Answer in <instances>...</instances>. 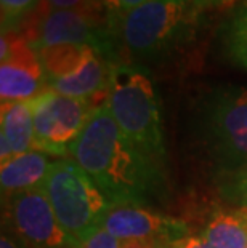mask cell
I'll return each mask as SVG.
<instances>
[{"instance_id": "7c38bea8", "label": "cell", "mask_w": 247, "mask_h": 248, "mask_svg": "<svg viewBox=\"0 0 247 248\" xmlns=\"http://www.w3.org/2000/svg\"><path fill=\"white\" fill-rule=\"evenodd\" d=\"M49 154L33 149L0 165V187L2 197L7 200L19 192L40 187L50 173L55 160Z\"/></svg>"}, {"instance_id": "5bb4252c", "label": "cell", "mask_w": 247, "mask_h": 248, "mask_svg": "<svg viewBox=\"0 0 247 248\" xmlns=\"http://www.w3.org/2000/svg\"><path fill=\"white\" fill-rule=\"evenodd\" d=\"M35 51L39 55L40 64L44 67L49 83L76 74L88 61V58L93 53H98L92 46L76 44L42 46Z\"/></svg>"}, {"instance_id": "603a6c76", "label": "cell", "mask_w": 247, "mask_h": 248, "mask_svg": "<svg viewBox=\"0 0 247 248\" xmlns=\"http://www.w3.org/2000/svg\"><path fill=\"white\" fill-rule=\"evenodd\" d=\"M239 0H193V3L201 10V12H207L212 8H222L231 3H238Z\"/></svg>"}, {"instance_id": "7402d4cb", "label": "cell", "mask_w": 247, "mask_h": 248, "mask_svg": "<svg viewBox=\"0 0 247 248\" xmlns=\"http://www.w3.org/2000/svg\"><path fill=\"white\" fill-rule=\"evenodd\" d=\"M167 248H215L209 240L204 239L202 235H186L183 239L173 242Z\"/></svg>"}, {"instance_id": "6da1fadb", "label": "cell", "mask_w": 247, "mask_h": 248, "mask_svg": "<svg viewBox=\"0 0 247 248\" xmlns=\"http://www.w3.org/2000/svg\"><path fill=\"white\" fill-rule=\"evenodd\" d=\"M67 159L93 179L113 207H145L159 200L165 187V168L125 138L108 103L92 110Z\"/></svg>"}, {"instance_id": "2e32d148", "label": "cell", "mask_w": 247, "mask_h": 248, "mask_svg": "<svg viewBox=\"0 0 247 248\" xmlns=\"http://www.w3.org/2000/svg\"><path fill=\"white\" fill-rule=\"evenodd\" d=\"M223 53L234 66L247 71V0H239L220 28Z\"/></svg>"}, {"instance_id": "277c9868", "label": "cell", "mask_w": 247, "mask_h": 248, "mask_svg": "<svg viewBox=\"0 0 247 248\" xmlns=\"http://www.w3.org/2000/svg\"><path fill=\"white\" fill-rule=\"evenodd\" d=\"M108 106L119 130L138 151L165 168L161 108L149 74L130 62H115L108 85Z\"/></svg>"}, {"instance_id": "5b68a950", "label": "cell", "mask_w": 247, "mask_h": 248, "mask_svg": "<svg viewBox=\"0 0 247 248\" xmlns=\"http://www.w3.org/2000/svg\"><path fill=\"white\" fill-rule=\"evenodd\" d=\"M42 189L72 248H81L88 235L101 228L113 207L93 179L71 159L53 162Z\"/></svg>"}, {"instance_id": "ba28073f", "label": "cell", "mask_w": 247, "mask_h": 248, "mask_svg": "<svg viewBox=\"0 0 247 248\" xmlns=\"http://www.w3.org/2000/svg\"><path fill=\"white\" fill-rule=\"evenodd\" d=\"M0 98L3 103L33 101L49 90L37 51L18 31H2Z\"/></svg>"}, {"instance_id": "ac0fdd59", "label": "cell", "mask_w": 247, "mask_h": 248, "mask_svg": "<svg viewBox=\"0 0 247 248\" xmlns=\"http://www.w3.org/2000/svg\"><path fill=\"white\" fill-rule=\"evenodd\" d=\"M81 248H164L154 242L146 240H135V239H120L114 237L109 232L98 229L88 235Z\"/></svg>"}, {"instance_id": "3957f363", "label": "cell", "mask_w": 247, "mask_h": 248, "mask_svg": "<svg viewBox=\"0 0 247 248\" xmlns=\"http://www.w3.org/2000/svg\"><path fill=\"white\" fill-rule=\"evenodd\" d=\"M201 12L193 0H146L114 29L119 45L136 62H161L193 39Z\"/></svg>"}, {"instance_id": "30bf717a", "label": "cell", "mask_w": 247, "mask_h": 248, "mask_svg": "<svg viewBox=\"0 0 247 248\" xmlns=\"http://www.w3.org/2000/svg\"><path fill=\"white\" fill-rule=\"evenodd\" d=\"M99 229L120 239L154 242L164 248L190 235V228L183 219L172 218L140 205L111 207Z\"/></svg>"}, {"instance_id": "d6986e66", "label": "cell", "mask_w": 247, "mask_h": 248, "mask_svg": "<svg viewBox=\"0 0 247 248\" xmlns=\"http://www.w3.org/2000/svg\"><path fill=\"white\" fill-rule=\"evenodd\" d=\"M225 199L238 205L241 210H247V167L223 181Z\"/></svg>"}, {"instance_id": "8fae6325", "label": "cell", "mask_w": 247, "mask_h": 248, "mask_svg": "<svg viewBox=\"0 0 247 248\" xmlns=\"http://www.w3.org/2000/svg\"><path fill=\"white\" fill-rule=\"evenodd\" d=\"M34 149L31 101L3 103L0 109V165Z\"/></svg>"}, {"instance_id": "9c48e42d", "label": "cell", "mask_w": 247, "mask_h": 248, "mask_svg": "<svg viewBox=\"0 0 247 248\" xmlns=\"http://www.w3.org/2000/svg\"><path fill=\"white\" fill-rule=\"evenodd\" d=\"M5 219L28 248H72L60 228L44 189L35 187L3 200Z\"/></svg>"}, {"instance_id": "52a82bcc", "label": "cell", "mask_w": 247, "mask_h": 248, "mask_svg": "<svg viewBox=\"0 0 247 248\" xmlns=\"http://www.w3.org/2000/svg\"><path fill=\"white\" fill-rule=\"evenodd\" d=\"M28 40L34 50L60 44L87 45L113 64L120 62L117 61V37L113 34L109 24H103L97 18L92 7L47 12L35 24Z\"/></svg>"}, {"instance_id": "4fadbf2b", "label": "cell", "mask_w": 247, "mask_h": 248, "mask_svg": "<svg viewBox=\"0 0 247 248\" xmlns=\"http://www.w3.org/2000/svg\"><path fill=\"white\" fill-rule=\"evenodd\" d=\"M111 67V61H108L99 53H93L76 74L61 80L50 82L49 88L65 96L90 99L93 103L98 94H106Z\"/></svg>"}, {"instance_id": "e0dca14e", "label": "cell", "mask_w": 247, "mask_h": 248, "mask_svg": "<svg viewBox=\"0 0 247 248\" xmlns=\"http://www.w3.org/2000/svg\"><path fill=\"white\" fill-rule=\"evenodd\" d=\"M42 0H0L2 31H18L24 19L33 16Z\"/></svg>"}, {"instance_id": "cb8c5ba5", "label": "cell", "mask_w": 247, "mask_h": 248, "mask_svg": "<svg viewBox=\"0 0 247 248\" xmlns=\"http://www.w3.org/2000/svg\"><path fill=\"white\" fill-rule=\"evenodd\" d=\"M0 248H19V245L10 235L3 234L2 239H0Z\"/></svg>"}, {"instance_id": "7a4b0ae2", "label": "cell", "mask_w": 247, "mask_h": 248, "mask_svg": "<svg viewBox=\"0 0 247 248\" xmlns=\"http://www.w3.org/2000/svg\"><path fill=\"white\" fill-rule=\"evenodd\" d=\"M196 144L214 171L228 178L247 167V87L218 85L194 110Z\"/></svg>"}, {"instance_id": "9a60e30c", "label": "cell", "mask_w": 247, "mask_h": 248, "mask_svg": "<svg viewBox=\"0 0 247 248\" xmlns=\"http://www.w3.org/2000/svg\"><path fill=\"white\" fill-rule=\"evenodd\" d=\"M201 235L215 248H247V210H218Z\"/></svg>"}, {"instance_id": "44dd1931", "label": "cell", "mask_w": 247, "mask_h": 248, "mask_svg": "<svg viewBox=\"0 0 247 248\" xmlns=\"http://www.w3.org/2000/svg\"><path fill=\"white\" fill-rule=\"evenodd\" d=\"M95 0H44L47 10H79L95 7Z\"/></svg>"}, {"instance_id": "8992f818", "label": "cell", "mask_w": 247, "mask_h": 248, "mask_svg": "<svg viewBox=\"0 0 247 248\" xmlns=\"http://www.w3.org/2000/svg\"><path fill=\"white\" fill-rule=\"evenodd\" d=\"M34 117V149L67 159L71 146L85 126L92 110L90 99L71 98L47 90L31 101Z\"/></svg>"}, {"instance_id": "ffe728a7", "label": "cell", "mask_w": 247, "mask_h": 248, "mask_svg": "<svg viewBox=\"0 0 247 248\" xmlns=\"http://www.w3.org/2000/svg\"><path fill=\"white\" fill-rule=\"evenodd\" d=\"M145 2L146 0H99L101 7L106 10V18H108L109 28H111L113 34H114L115 26L122 19L124 15L132 12L133 8L140 7V5Z\"/></svg>"}]
</instances>
